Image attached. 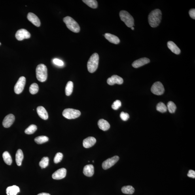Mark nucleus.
<instances>
[{
  "label": "nucleus",
  "mask_w": 195,
  "mask_h": 195,
  "mask_svg": "<svg viewBox=\"0 0 195 195\" xmlns=\"http://www.w3.org/2000/svg\"><path fill=\"white\" fill-rule=\"evenodd\" d=\"M96 143V139L94 137H89L84 139L83 145L85 148H89L92 147Z\"/></svg>",
  "instance_id": "dca6fc26"
},
{
  "label": "nucleus",
  "mask_w": 195,
  "mask_h": 195,
  "mask_svg": "<svg viewBox=\"0 0 195 195\" xmlns=\"http://www.w3.org/2000/svg\"><path fill=\"white\" fill-rule=\"evenodd\" d=\"M1 45V43H0V45Z\"/></svg>",
  "instance_id": "37998d69"
},
{
  "label": "nucleus",
  "mask_w": 195,
  "mask_h": 195,
  "mask_svg": "<svg viewBox=\"0 0 195 195\" xmlns=\"http://www.w3.org/2000/svg\"><path fill=\"white\" fill-rule=\"evenodd\" d=\"M25 83L26 78L24 76H22L19 78L14 87V91L16 94H20L24 90Z\"/></svg>",
  "instance_id": "0eeeda50"
},
{
  "label": "nucleus",
  "mask_w": 195,
  "mask_h": 195,
  "mask_svg": "<svg viewBox=\"0 0 195 195\" xmlns=\"http://www.w3.org/2000/svg\"><path fill=\"white\" fill-rule=\"evenodd\" d=\"M122 103L119 100H116L114 102L113 104L112 105V109L114 110H117L121 106Z\"/></svg>",
  "instance_id": "f704fd0d"
},
{
  "label": "nucleus",
  "mask_w": 195,
  "mask_h": 195,
  "mask_svg": "<svg viewBox=\"0 0 195 195\" xmlns=\"http://www.w3.org/2000/svg\"><path fill=\"white\" fill-rule=\"evenodd\" d=\"M48 140V138L44 135L36 137L35 139V143L39 144H41L46 143Z\"/></svg>",
  "instance_id": "cd10ccee"
},
{
  "label": "nucleus",
  "mask_w": 195,
  "mask_h": 195,
  "mask_svg": "<svg viewBox=\"0 0 195 195\" xmlns=\"http://www.w3.org/2000/svg\"><path fill=\"white\" fill-rule=\"evenodd\" d=\"M64 22L66 24L67 28L74 33H77L80 31V27L76 21L69 16H67L63 19Z\"/></svg>",
  "instance_id": "20e7f679"
},
{
  "label": "nucleus",
  "mask_w": 195,
  "mask_h": 195,
  "mask_svg": "<svg viewBox=\"0 0 195 195\" xmlns=\"http://www.w3.org/2000/svg\"><path fill=\"white\" fill-rule=\"evenodd\" d=\"M162 13L160 10H152L148 16V21L150 26L152 27H157L162 20Z\"/></svg>",
  "instance_id": "f257e3e1"
},
{
  "label": "nucleus",
  "mask_w": 195,
  "mask_h": 195,
  "mask_svg": "<svg viewBox=\"0 0 195 195\" xmlns=\"http://www.w3.org/2000/svg\"><path fill=\"white\" fill-rule=\"evenodd\" d=\"M37 195H50V194L49 193H42L38 194Z\"/></svg>",
  "instance_id": "ea45409f"
},
{
  "label": "nucleus",
  "mask_w": 195,
  "mask_h": 195,
  "mask_svg": "<svg viewBox=\"0 0 195 195\" xmlns=\"http://www.w3.org/2000/svg\"><path fill=\"white\" fill-rule=\"evenodd\" d=\"M31 34L26 29H22L19 30L15 35L16 39L19 41H22L25 39H28L31 37Z\"/></svg>",
  "instance_id": "9d476101"
},
{
  "label": "nucleus",
  "mask_w": 195,
  "mask_h": 195,
  "mask_svg": "<svg viewBox=\"0 0 195 195\" xmlns=\"http://www.w3.org/2000/svg\"><path fill=\"white\" fill-rule=\"evenodd\" d=\"M167 46L173 53L177 55L180 53V50L173 42L169 41L167 42Z\"/></svg>",
  "instance_id": "aec40b11"
},
{
  "label": "nucleus",
  "mask_w": 195,
  "mask_h": 195,
  "mask_svg": "<svg viewBox=\"0 0 195 195\" xmlns=\"http://www.w3.org/2000/svg\"><path fill=\"white\" fill-rule=\"evenodd\" d=\"M73 82L69 81L67 82L65 89V93L67 96L70 95L73 93Z\"/></svg>",
  "instance_id": "a878e982"
},
{
  "label": "nucleus",
  "mask_w": 195,
  "mask_h": 195,
  "mask_svg": "<svg viewBox=\"0 0 195 195\" xmlns=\"http://www.w3.org/2000/svg\"><path fill=\"white\" fill-rule=\"evenodd\" d=\"M99 128L103 131H106L109 129L110 126L107 121L104 119H101L98 121V122Z\"/></svg>",
  "instance_id": "4be33fe9"
},
{
  "label": "nucleus",
  "mask_w": 195,
  "mask_h": 195,
  "mask_svg": "<svg viewBox=\"0 0 195 195\" xmlns=\"http://www.w3.org/2000/svg\"><path fill=\"white\" fill-rule=\"evenodd\" d=\"M150 62L149 59L147 58H141L134 61L132 64V66L135 68H138L147 64Z\"/></svg>",
  "instance_id": "4468645a"
},
{
  "label": "nucleus",
  "mask_w": 195,
  "mask_h": 195,
  "mask_svg": "<svg viewBox=\"0 0 195 195\" xmlns=\"http://www.w3.org/2000/svg\"><path fill=\"white\" fill-rule=\"evenodd\" d=\"M36 75L40 82L45 81L48 78V69L46 65L41 64L36 68Z\"/></svg>",
  "instance_id": "f03ea898"
},
{
  "label": "nucleus",
  "mask_w": 195,
  "mask_h": 195,
  "mask_svg": "<svg viewBox=\"0 0 195 195\" xmlns=\"http://www.w3.org/2000/svg\"><path fill=\"white\" fill-rule=\"evenodd\" d=\"M189 14L190 17L194 20L195 19V9L194 8L189 10Z\"/></svg>",
  "instance_id": "58836bf2"
},
{
  "label": "nucleus",
  "mask_w": 195,
  "mask_h": 195,
  "mask_svg": "<svg viewBox=\"0 0 195 195\" xmlns=\"http://www.w3.org/2000/svg\"><path fill=\"white\" fill-rule=\"evenodd\" d=\"M39 90V87L36 83H33L30 86L29 92L32 94H36Z\"/></svg>",
  "instance_id": "2f4dec72"
},
{
  "label": "nucleus",
  "mask_w": 195,
  "mask_h": 195,
  "mask_svg": "<svg viewBox=\"0 0 195 195\" xmlns=\"http://www.w3.org/2000/svg\"><path fill=\"white\" fill-rule=\"evenodd\" d=\"M167 109L171 113H173L175 112L176 109V106L172 101H169L167 103Z\"/></svg>",
  "instance_id": "7c9ffc66"
},
{
  "label": "nucleus",
  "mask_w": 195,
  "mask_h": 195,
  "mask_svg": "<svg viewBox=\"0 0 195 195\" xmlns=\"http://www.w3.org/2000/svg\"><path fill=\"white\" fill-rule=\"evenodd\" d=\"M54 64L59 66H62L64 65V63L62 60L58 59H55L53 60Z\"/></svg>",
  "instance_id": "e433bc0d"
},
{
  "label": "nucleus",
  "mask_w": 195,
  "mask_h": 195,
  "mask_svg": "<svg viewBox=\"0 0 195 195\" xmlns=\"http://www.w3.org/2000/svg\"><path fill=\"white\" fill-rule=\"evenodd\" d=\"M131 28L132 30H134V27H131Z\"/></svg>",
  "instance_id": "a19ab883"
},
{
  "label": "nucleus",
  "mask_w": 195,
  "mask_h": 195,
  "mask_svg": "<svg viewBox=\"0 0 195 195\" xmlns=\"http://www.w3.org/2000/svg\"><path fill=\"white\" fill-rule=\"evenodd\" d=\"M63 158V154L61 152H58L55 156L54 158V162L55 164H58L61 162Z\"/></svg>",
  "instance_id": "72a5a7b5"
},
{
  "label": "nucleus",
  "mask_w": 195,
  "mask_h": 195,
  "mask_svg": "<svg viewBox=\"0 0 195 195\" xmlns=\"http://www.w3.org/2000/svg\"><path fill=\"white\" fill-rule=\"evenodd\" d=\"M93 163H94V160H93Z\"/></svg>",
  "instance_id": "79ce46f5"
},
{
  "label": "nucleus",
  "mask_w": 195,
  "mask_h": 195,
  "mask_svg": "<svg viewBox=\"0 0 195 195\" xmlns=\"http://www.w3.org/2000/svg\"><path fill=\"white\" fill-rule=\"evenodd\" d=\"M99 60V55L97 53H95L91 56L87 64L88 70L89 73H94L97 70L98 67Z\"/></svg>",
  "instance_id": "7ed1b4c3"
},
{
  "label": "nucleus",
  "mask_w": 195,
  "mask_h": 195,
  "mask_svg": "<svg viewBox=\"0 0 195 195\" xmlns=\"http://www.w3.org/2000/svg\"><path fill=\"white\" fill-rule=\"evenodd\" d=\"M64 117L68 119H74L77 118L81 115V112L79 110L73 109H66L63 112Z\"/></svg>",
  "instance_id": "423d86ee"
},
{
  "label": "nucleus",
  "mask_w": 195,
  "mask_h": 195,
  "mask_svg": "<svg viewBox=\"0 0 195 195\" xmlns=\"http://www.w3.org/2000/svg\"><path fill=\"white\" fill-rule=\"evenodd\" d=\"M24 158V155L21 149H19L16 154V162L18 166L22 165L23 160Z\"/></svg>",
  "instance_id": "5701e85b"
},
{
  "label": "nucleus",
  "mask_w": 195,
  "mask_h": 195,
  "mask_svg": "<svg viewBox=\"0 0 195 195\" xmlns=\"http://www.w3.org/2000/svg\"><path fill=\"white\" fill-rule=\"evenodd\" d=\"M15 120V117L12 114H10L4 118L2 122L3 126L6 128L11 126Z\"/></svg>",
  "instance_id": "ddd939ff"
},
{
  "label": "nucleus",
  "mask_w": 195,
  "mask_h": 195,
  "mask_svg": "<svg viewBox=\"0 0 195 195\" xmlns=\"http://www.w3.org/2000/svg\"><path fill=\"white\" fill-rule=\"evenodd\" d=\"M105 37L106 39L111 43L118 44L120 43V40L119 38L115 35L106 33L105 34Z\"/></svg>",
  "instance_id": "6ab92c4d"
},
{
  "label": "nucleus",
  "mask_w": 195,
  "mask_h": 195,
  "mask_svg": "<svg viewBox=\"0 0 195 195\" xmlns=\"http://www.w3.org/2000/svg\"><path fill=\"white\" fill-rule=\"evenodd\" d=\"M123 82V80L120 76L114 75L110 77L107 80V83L110 85H113L115 84H122Z\"/></svg>",
  "instance_id": "9b49d317"
},
{
  "label": "nucleus",
  "mask_w": 195,
  "mask_h": 195,
  "mask_svg": "<svg viewBox=\"0 0 195 195\" xmlns=\"http://www.w3.org/2000/svg\"><path fill=\"white\" fill-rule=\"evenodd\" d=\"M48 163L49 158L48 157H44L39 162V165L42 168H44L48 166Z\"/></svg>",
  "instance_id": "473e14b6"
},
{
  "label": "nucleus",
  "mask_w": 195,
  "mask_h": 195,
  "mask_svg": "<svg viewBox=\"0 0 195 195\" xmlns=\"http://www.w3.org/2000/svg\"><path fill=\"white\" fill-rule=\"evenodd\" d=\"M27 18L30 22L37 27H39L41 25V22L39 18L33 13L29 12L27 14Z\"/></svg>",
  "instance_id": "2eb2a0df"
},
{
  "label": "nucleus",
  "mask_w": 195,
  "mask_h": 195,
  "mask_svg": "<svg viewBox=\"0 0 195 195\" xmlns=\"http://www.w3.org/2000/svg\"><path fill=\"white\" fill-rule=\"evenodd\" d=\"M187 175L189 177L194 179L195 178V171L193 170H190L188 172Z\"/></svg>",
  "instance_id": "4c0bfd02"
},
{
  "label": "nucleus",
  "mask_w": 195,
  "mask_h": 195,
  "mask_svg": "<svg viewBox=\"0 0 195 195\" xmlns=\"http://www.w3.org/2000/svg\"><path fill=\"white\" fill-rule=\"evenodd\" d=\"M164 86L160 82H155L151 87V91L154 94L162 95L164 93Z\"/></svg>",
  "instance_id": "6e6552de"
},
{
  "label": "nucleus",
  "mask_w": 195,
  "mask_h": 195,
  "mask_svg": "<svg viewBox=\"0 0 195 195\" xmlns=\"http://www.w3.org/2000/svg\"><path fill=\"white\" fill-rule=\"evenodd\" d=\"M3 160L6 164L8 165L11 164L12 160L10 153L7 151L3 152L2 155Z\"/></svg>",
  "instance_id": "393cba45"
},
{
  "label": "nucleus",
  "mask_w": 195,
  "mask_h": 195,
  "mask_svg": "<svg viewBox=\"0 0 195 195\" xmlns=\"http://www.w3.org/2000/svg\"><path fill=\"white\" fill-rule=\"evenodd\" d=\"M66 169L65 168H61L55 172L52 175V177L55 180L63 179L66 176Z\"/></svg>",
  "instance_id": "f8f14e48"
},
{
  "label": "nucleus",
  "mask_w": 195,
  "mask_h": 195,
  "mask_svg": "<svg viewBox=\"0 0 195 195\" xmlns=\"http://www.w3.org/2000/svg\"><path fill=\"white\" fill-rule=\"evenodd\" d=\"M156 110L161 113H164L167 111V107L164 103L160 102L156 106Z\"/></svg>",
  "instance_id": "c756f323"
},
{
  "label": "nucleus",
  "mask_w": 195,
  "mask_h": 195,
  "mask_svg": "<svg viewBox=\"0 0 195 195\" xmlns=\"http://www.w3.org/2000/svg\"><path fill=\"white\" fill-rule=\"evenodd\" d=\"M120 117L122 120L126 121L129 119V115L128 114L122 112L120 114Z\"/></svg>",
  "instance_id": "c9c22d12"
},
{
  "label": "nucleus",
  "mask_w": 195,
  "mask_h": 195,
  "mask_svg": "<svg viewBox=\"0 0 195 195\" xmlns=\"http://www.w3.org/2000/svg\"><path fill=\"white\" fill-rule=\"evenodd\" d=\"M122 191L124 194H132L134 193L135 189L132 186L128 185L122 187Z\"/></svg>",
  "instance_id": "b1692460"
},
{
  "label": "nucleus",
  "mask_w": 195,
  "mask_h": 195,
  "mask_svg": "<svg viewBox=\"0 0 195 195\" xmlns=\"http://www.w3.org/2000/svg\"><path fill=\"white\" fill-rule=\"evenodd\" d=\"M37 111L38 115L42 119L44 120H47L48 116L47 111L43 106H39L37 108Z\"/></svg>",
  "instance_id": "f3484780"
},
{
  "label": "nucleus",
  "mask_w": 195,
  "mask_h": 195,
  "mask_svg": "<svg viewBox=\"0 0 195 195\" xmlns=\"http://www.w3.org/2000/svg\"><path fill=\"white\" fill-rule=\"evenodd\" d=\"M82 1L89 7L92 8H96L98 7L97 2L95 0H84Z\"/></svg>",
  "instance_id": "bb28decb"
},
{
  "label": "nucleus",
  "mask_w": 195,
  "mask_h": 195,
  "mask_svg": "<svg viewBox=\"0 0 195 195\" xmlns=\"http://www.w3.org/2000/svg\"><path fill=\"white\" fill-rule=\"evenodd\" d=\"M20 191L19 188L16 185L9 186L6 189V193L7 195H17Z\"/></svg>",
  "instance_id": "412c9836"
},
{
  "label": "nucleus",
  "mask_w": 195,
  "mask_h": 195,
  "mask_svg": "<svg viewBox=\"0 0 195 195\" xmlns=\"http://www.w3.org/2000/svg\"><path fill=\"white\" fill-rule=\"evenodd\" d=\"M94 167L93 165L89 164L84 167L83 173L87 176H92L94 175Z\"/></svg>",
  "instance_id": "a211bd4d"
},
{
  "label": "nucleus",
  "mask_w": 195,
  "mask_h": 195,
  "mask_svg": "<svg viewBox=\"0 0 195 195\" xmlns=\"http://www.w3.org/2000/svg\"><path fill=\"white\" fill-rule=\"evenodd\" d=\"M119 160V157L118 156H115L112 157L104 161L102 163V167L103 169H107L111 168L115 165Z\"/></svg>",
  "instance_id": "1a4fd4ad"
},
{
  "label": "nucleus",
  "mask_w": 195,
  "mask_h": 195,
  "mask_svg": "<svg viewBox=\"0 0 195 195\" xmlns=\"http://www.w3.org/2000/svg\"><path fill=\"white\" fill-rule=\"evenodd\" d=\"M119 15L121 20L123 22L127 27H131L134 26V20L132 16L126 10H121Z\"/></svg>",
  "instance_id": "39448f33"
},
{
  "label": "nucleus",
  "mask_w": 195,
  "mask_h": 195,
  "mask_svg": "<svg viewBox=\"0 0 195 195\" xmlns=\"http://www.w3.org/2000/svg\"><path fill=\"white\" fill-rule=\"evenodd\" d=\"M37 130V126L34 124H32L25 129V132L27 134L31 135L34 133Z\"/></svg>",
  "instance_id": "c85d7f7f"
}]
</instances>
